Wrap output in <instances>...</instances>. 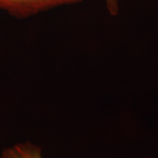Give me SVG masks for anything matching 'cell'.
Listing matches in <instances>:
<instances>
[{
  "label": "cell",
  "mask_w": 158,
  "mask_h": 158,
  "mask_svg": "<svg viewBox=\"0 0 158 158\" xmlns=\"http://www.w3.org/2000/svg\"><path fill=\"white\" fill-rule=\"evenodd\" d=\"M0 158H43V156L40 146L31 141H23L6 148L1 153Z\"/></svg>",
  "instance_id": "cell-2"
},
{
  "label": "cell",
  "mask_w": 158,
  "mask_h": 158,
  "mask_svg": "<svg viewBox=\"0 0 158 158\" xmlns=\"http://www.w3.org/2000/svg\"><path fill=\"white\" fill-rule=\"evenodd\" d=\"M108 13L111 16H117L119 11V0H103Z\"/></svg>",
  "instance_id": "cell-3"
},
{
  "label": "cell",
  "mask_w": 158,
  "mask_h": 158,
  "mask_svg": "<svg viewBox=\"0 0 158 158\" xmlns=\"http://www.w3.org/2000/svg\"><path fill=\"white\" fill-rule=\"evenodd\" d=\"M83 0H0V10L17 19L34 17L45 11L77 5Z\"/></svg>",
  "instance_id": "cell-1"
}]
</instances>
